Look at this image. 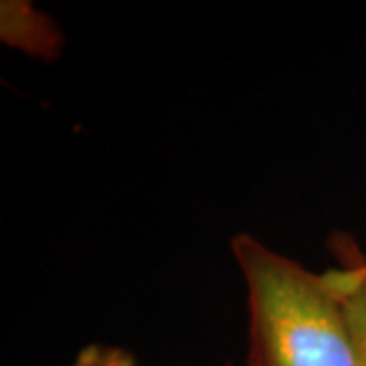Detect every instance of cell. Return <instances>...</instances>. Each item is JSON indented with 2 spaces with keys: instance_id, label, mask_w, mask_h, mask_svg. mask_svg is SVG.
I'll use <instances>...</instances> for the list:
<instances>
[{
  "instance_id": "6da1fadb",
  "label": "cell",
  "mask_w": 366,
  "mask_h": 366,
  "mask_svg": "<svg viewBox=\"0 0 366 366\" xmlns=\"http://www.w3.org/2000/svg\"><path fill=\"white\" fill-rule=\"evenodd\" d=\"M247 283V366H365L340 295L254 236L230 240Z\"/></svg>"
},
{
  "instance_id": "277c9868",
  "label": "cell",
  "mask_w": 366,
  "mask_h": 366,
  "mask_svg": "<svg viewBox=\"0 0 366 366\" xmlns=\"http://www.w3.org/2000/svg\"><path fill=\"white\" fill-rule=\"evenodd\" d=\"M67 366H139L131 350L108 344H88Z\"/></svg>"
},
{
  "instance_id": "7a4b0ae2",
  "label": "cell",
  "mask_w": 366,
  "mask_h": 366,
  "mask_svg": "<svg viewBox=\"0 0 366 366\" xmlns=\"http://www.w3.org/2000/svg\"><path fill=\"white\" fill-rule=\"evenodd\" d=\"M326 247L336 261V267L326 271L327 281L344 303L366 366V252L354 234L342 230L327 236Z\"/></svg>"
},
{
  "instance_id": "3957f363",
  "label": "cell",
  "mask_w": 366,
  "mask_h": 366,
  "mask_svg": "<svg viewBox=\"0 0 366 366\" xmlns=\"http://www.w3.org/2000/svg\"><path fill=\"white\" fill-rule=\"evenodd\" d=\"M0 39L31 57L53 61L64 47V35L55 21L31 2L4 0L0 4Z\"/></svg>"
}]
</instances>
